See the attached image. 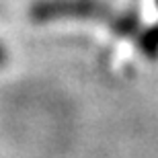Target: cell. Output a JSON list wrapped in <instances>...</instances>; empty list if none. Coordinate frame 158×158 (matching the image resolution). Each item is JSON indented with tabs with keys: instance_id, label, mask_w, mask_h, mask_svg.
<instances>
[{
	"instance_id": "cell-1",
	"label": "cell",
	"mask_w": 158,
	"mask_h": 158,
	"mask_svg": "<svg viewBox=\"0 0 158 158\" xmlns=\"http://www.w3.org/2000/svg\"><path fill=\"white\" fill-rule=\"evenodd\" d=\"M93 8L94 4L90 0H47L31 8V17L35 21H47L56 17H68V15H86Z\"/></svg>"
},
{
	"instance_id": "cell-2",
	"label": "cell",
	"mask_w": 158,
	"mask_h": 158,
	"mask_svg": "<svg viewBox=\"0 0 158 158\" xmlns=\"http://www.w3.org/2000/svg\"><path fill=\"white\" fill-rule=\"evenodd\" d=\"M4 60H6V52L2 49V45H0V66L4 64Z\"/></svg>"
}]
</instances>
